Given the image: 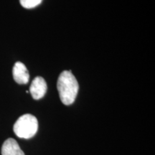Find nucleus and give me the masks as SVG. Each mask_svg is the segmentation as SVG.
Instances as JSON below:
<instances>
[{"label": "nucleus", "mask_w": 155, "mask_h": 155, "mask_svg": "<svg viewBox=\"0 0 155 155\" xmlns=\"http://www.w3.org/2000/svg\"><path fill=\"white\" fill-rule=\"evenodd\" d=\"M60 98L65 105H71L75 101L78 92V83L71 71H63L57 83Z\"/></svg>", "instance_id": "1"}, {"label": "nucleus", "mask_w": 155, "mask_h": 155, "mask_svg": "<svg viewBox=\"0 0 155 155\" xmlns=\"http://www.w3.org/2000/svg\"><path fill=\"white\" fill-rule=\"evenodd\" d=\"M14 132L22 139H30L36 134L38 129V121L35 116L24 114L19 118L14 125Z\"/></svg>", "instance_id": "2"}, {"label": "nucleus", "mask_w": 155, "mask_h": 155, "mask_svg": "<svg viewBox=\"0 0 155 155\" xmlns=\"http://www.w3.org/2000/svg\"><path fill=\"white\" fill-rule=\"evenodd\" d=\"M47 91V83L43 78L36 77L32 81L30 87V92L32 98L39 100L45 96Z\"/></svg>", "instance_id": "3"}, {"label": "nucleus", "mask_w": 155, "mask_h": 155, "mask_svg": "<svg viewBox=\"0 0 155 155\" xmlns=\"http://www.w3.org/2000/svg\"><path fill=\"white\" fill-rule=\"evenodd\" d=\"M14 80L19 84H26L28 83L30 75L25 65L21 62H17L12 71Z\"/></svg>", "instance_id": "4"}, {"label": "nucleus", "mask_w": 155, "mask_h": 155, "mask_svg": "<svg viewBox=\"0 0 155 155\" xmlns=\"http://www.w3.org/2000/svg\"><path fill=\"white\" fill-rule=\"evenodd\" d=\"M2 155H25L18 143L14 139H7L2 147Z\"/></svg>", "instance_id": "5"}, {"label": "nucleus", "mask_w": 155, "mask_h": 155, "mask_svg": "<svg viewBox=\"0 0 155 155\" xmlns=\"http://www.w3.org/2000/svg\"><path fill=\"white\" fill-rule=\"evenodd\" d=\"M42 1V0H19L21 5L26 9L34 8L40 5Z\"/></svg>", "instance_id": "6"}]
</instances>
